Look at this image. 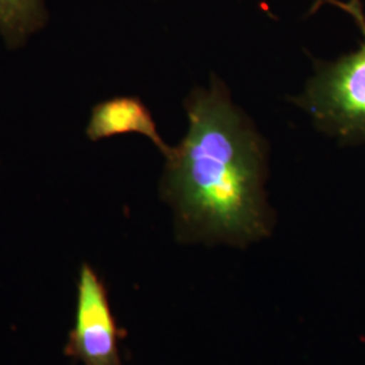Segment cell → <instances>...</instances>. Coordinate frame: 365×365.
<instances>
[{
  "label": "cell",
  "instance_id": "6da1fadb",
  "mask_svg": "<svg viewBox=\"0 0 365 365\" xmlns=\"http://www.w3.org/2000/svg\"><path fill=\"white\" fill-rule=\"evenodd\" d=\"M188 131L165 157L160 184L182 241L247 245L269 235L264 184L268 145L230 92L212 76L185 102Z\"/></svg>",
  "mask_w": 365,
  "mask_h": 365
},
{
  "label": "cell",
  "instance_id": "7a4b0ae2",
  "mask_svg": "<svg viewBox=\"0 0 365 365\" xmlns=\"http://www.w3.org/2000/svg\"><path fill=\"white\" fill-rule=\"evenodd\" d=\"M354 19L361 42L336 61H315L304 91L294 99L313 119L318 130L341 144H365V13L361 0H324Z\"/></svg>",
  "mask_w": 365,
  "mask_h": 365
},
{
  "label": "cell",
  "instance_id": "3957f363",
  "mask_svg": "<svg viewBox=\"0 0 365 365\" xmlns=\"http://www.w3.org/2000/svg\"><path fill=\"white\" fill-rule=\"evenodd\" d=\"M118 341L119 329L107 288L91 265L84 262L78 271L75 325L64 352L83 365H123Z\"/></svg>",
  "mask_w": 365,
  "mask_h": 365
},
{
  "label": "cell",
  "instance_id": "277c9868",
  "mask_svg": "<svg viewBox=\"0 0 365 365\" xmlns=\"http://www.w3.org/2000/svg\"><path fill=\"white\" fill-rule=\"evenodd\" d=\"M128 133L145 135L156 145L164 157L170 155L172 146L165 144L158 134L150 110L140 98L117 96L93 106L86 130L91 141H99Z\"/></svg>",
  "mask_w": 365,
  "mask_h": 365
},
{
  "label": "cell",
  "instance_id": "5b68a950",
  "mask_svg": "<svg viewBox=\"0 0 365 365\" xmlns=\"http://www.w3.org/2000/svg\"><path fill=\"white\" fill-rule=\"evenodd\" d=\"M48 21L45 0H0V37L9 51L22 49Z\"/></svg>",
  "mask_w": 365,
  "mask_h": 365
}]
</instances>
